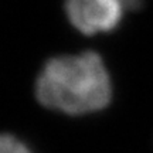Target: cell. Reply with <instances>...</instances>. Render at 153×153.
I'll return each instance as SVG.
<instances>
[{
	"instance_id": "cell-1",
	"label": "cell",
	"mask_w": 153,
	"mask_h": 153,
	"mask_svg": "<svg viewBox=\"0 0 153 153\" xmlns=\"http://www.w3.org/2000/svg\"><path fill=\"white\" fill-rule=\"evenodd\" d=\"M36 97L47 109L70 116L104 111L112 82L102 57L94 51L50 58L36 79Z\"/></svg>"
},
{
	"instance_id": "cell-2",
	"label": "cell",
	"mask_w": 153,
	"mask_h": 153,
	"mask_svg": "<svg viewBox=\"0 0 153 153\" xmlns=\"http://www.w3.org/2000/svg\"><path fill=\"white\" fill-rule=\"evenodd\" d=\"M140 4L142 0H64L70 23L85 36L116 30L126 11L136 10Z\"/></svg>"
},
{
	"instance_id": "cell-3",
	"label": "cell",
	"mask_w": 153,
	"mask_h": 153,
	"mask_svg": "<svg viewBox=\"0 0 153 153\" xmlns=\"http://www.w3.org/2000/svg\"><path fill=\"white\" fill-rule=\"evenodd\" d=\"M0 153H33L24 142L13 135H0Z\"/></svg>"
}]
</instances>
